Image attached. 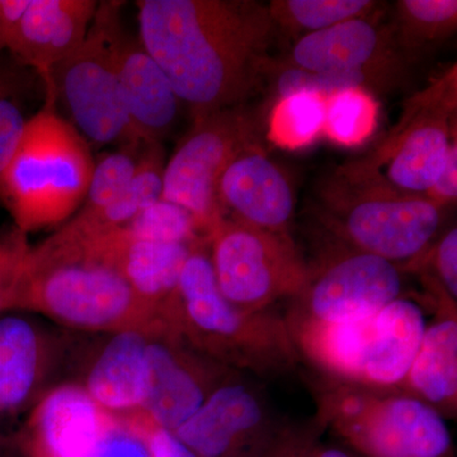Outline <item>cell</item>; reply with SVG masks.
Masks as SVG:
<instances>
[{"mask_svg": "<svg viewBox=\"0 0 457 457\" xmlns=\"http://www.w3.org/2000/svg\"><path fill=\"white\" fill-rule=\"evenodd\" d=\"M139 40L192 119L246 104L269 71L276 29L253 0H140Z\"/></svg>", "mask_w": 457, "mask_h": 457, "instance_id": "1", "label": "cell"}, {"mask_svg": "<svg viewBox=\"0 0 457 457\" xmlns=\"http://www.w3.org/2000/svg\"><path fill=\"white\" fill-rule=\"evenodd\" d=\"M16 311L40 312L84 332H150L161 324L119 270L101 260L86 240L62 228L31 246Z\"/></svg>", "mask_w": 457, "mask_h": 457, "instance_id": "2", "label": "cell"}, {"mask_svg": "<svg viewBox=\"0 0 457 457\" xmlns=\"http://www.w3.org/2000/svg\"><path fill=\"white\" fill-rule=\"evenodd\" d=\"M161 320L204 356L237 372L276 375L299 361L286 321L270 312L239 311L222 296L207 245L192 249Z\"/></svg>", "mask_w": 457, "mask_h": 457, "instance_id": "3", "label": "cell"}, {"mask_svg": "<svg viewBox=\"0 0 457 457\" xmlns=\"http://www.w3.org/2000/svg\"><path fill=\"white\" fill-rule=\"evenodd\" d=\"M88 141L56 108L54 88L29 117L0 170V201L23 233L68 220L82 207L95 159Z\"/></svg>", "mask_w": 457, "mask_h": 457, "instance_id": "4", "label": "cell"}, {"mask_svg": "<svg viewBox=\"0 0 457 457\" xmlns=\"http://www.w3.org/2000/svg\"><path fill=\"white\" fill-rule=\"evenodd\" d=\"M457 74L450 68L409 98L380 143L336 171L354 187L427 197L456 139Z\"/></svg>", "mask_w": 457, "mask_h": 457, "instance_id": "5", "label": "cell"}, {"mask_svg": "<svg viewBox=\"0 0 457 457\" xmlns=\"http://www.w3.org/2000/svg\"><path fill=\"white\" fill-rule=\"evenodd\" d=\"M122 2H98L86 38L51 73L56 102L90 146L143 143L129 119L119 68Z\"/></svg>", "mask_w": 457, "mask_h": 457, "instance_id": "6", "label": "cell"}, {"mask_svg": "<svg viewBox=\"0 0 457 457\" xmlns=\"http://www.w3.org/2000/svg\"><path fill=\"white\" fill-rule=\"evenodd\" d=\"M324 221L353 251L396 264L422 257L440 228V204L354 187L333 176L321 191Z\"/></svg>", "mask_w": 457, "mask_h": 457, "instance_id": "7", "label": "cell"}, {"mask_svg": "<svg viewBox=\"0 0 457 457\" xmlns=\"http://www.w3.org/2000/svg\"><path fill=\"white\" fill-rule=\"evenodd\" d=\"M207 249L219 290L242 312H267L279 299L297 297L311 278L290 234L222 218Z\"/></svg>", "mask_w": 457, "mask_h": 457, "instance_id": "8", "label": "cell"}, {"mask_svg": "<svg viewBox=\"0 0 457 457\" xmlns=\"http://www.w3.org/2000/svg\"><path fill=\"white\" fill-rule=\"evenodd\" d=\"M257 116L248 104L194 120L164 168L162 198L187 210L209 240L221 220L216 187L222 171L249 144L258 141Z\"/></svg>", "mask_w": 457, "mask_h": 457, "instance_id": "9", "label": "cell"}, {"mask_svg": "<svg viewBox=\"0 0 457 457\" xmlns=\"http://www.w3.org/2000/svg\"><path fill=\"white\" fill-rule=\"evenodd\" d=\"M327 416H336L352 440L372 457H445L453 440L440 411L413 395L386 398L345 394Z\"/></svg>", "mask_w": 457, "mask_h": 457, "instance_id": "10", "label": "cell"}, {"mask_svg": "<svg viewBox=\"0 0 457 457\" xmlns=\"http://www.w3.org/2000/svg\"><path fill=\"white\" fill-rule=\"evenodd\" d=\"M234 372L204 356L162 323L150 330L147 341L141 416L152 425L174 432Z\"/></svg>", "mask_w": 457, "mask_h": 457, "instance_id": "11", "label": "cell"}, {"mask_svg": "<svg viewBox=\"0 0 457 457\" xmlns=\"http://www.w3.org/2000/svg\"><path fill=\"white\" fill-rule=\"evenodd\" d=\"M398 264L351 251L311 272L299 299L305 319L324 324L356 323L375 317L402 294Z\"/></svg>", "mask_w": 457, "mask_h": 457, "instance_id": "12", "label": "cell"}, {"mask_svg": "<svg viewBox=\"0 0 457 457\" xmlns=\"http://www.w3.org/2000/svg\"><path fill=\"white\" fill-rule=\"evenodd\" d=\"M216 200L221 219L270 233L290 234L293 185L260 141L249 144L231 159L219 179Z\"/></svg>", "mask_w": 457, "mask_h": 457, "instance_id": "13", "label": "cell"}, {"mask_svg": "<svg viewBox=\"0 0 457 457\" xmlns=\"http://www.w3.org/2000/svg\"><path fill=\"white\" fill-rule=\"evenodd\" d=\"M272 416L260 387L234 374L173 433L198 457H228L269 429Z\"/></svg>", "mask_w": 457, "mask_h": 457, "instance_id": "14", "label": "cell"}, {"mask_svg": "<svg viewBox=\"0 0 457 457\" xmlns=\"http://www.w3.org/2000/svg\"><path fill=\"white\" fill-rule=\"evenodd\" d=\"M393 31L372 17L357 18L302 36L279 64L306 71H398L405 62Z\"/></svg>", "mask_w": 457, "mask_h": 457, "instance_id": "15", "label": "cell"}, {"mask_svg": "<svg viewBox=\"0 0 457 457\" xmlns=\"http://www.w3.org/2000/svg\"><path fill=\"white\" fill-rule=\"evenodd\" d=\"M97 7L93 0H29L5 51L50 86L54 68L82 45Z\"/></svg>", "mask_w": 457, "mask_h": 457, "instance_id": "16", "label": "cell"}, {"mask_svg": "<svg viewBox=\"0 0 457 457\" xmlns=\"http://www.w3.org/2000/svg\"><path fill=\"white\" fill-rule=\"evenodd\" d=\"M116 420L82 385H59L33 408L29 425L33 449L40 457H89Z\"/></svg>", "mask_w": 457, "mask_h": 457, "instance_id": "17", "label": "cell"}, {"mask_svg": "<svg viewBox=\"0 0 457 457\" xmlns=\"http://www.w3.org/2000/svg\"><path fill=\"white\" fill-rule=\"evenodd\" d=\"M79 237L86 240L101 260L121 273L132 290L159 319L162 309L176 293L183 266L196 246L137 239L125 228Z\"/></svg>", "mask_w": 457, "mask_h": 457, "instance_id": "18", "label": "cell"}, {"mask_svg": "<svg viewBox=\"0 0 457 457\" xmlns=\"http://www.w3.org/2000/svg\"><path fill=\"white\" fill-rule=\"evenodd\" d=\"M119 68L135 135L143 143H162L179 119L182 102L176 90L139 38L126 31L119 45Z\"/></svg>", "mask_w": 457, "mask_h": 457, "instance_id": "19", "label": "cell"}, {"mask_svg": "<svg viewBox=\"0 0 457 457\" xmlns=\"http://www.w3.org/2000/svg\"><path fill=\"white\" fill-rule=\"evenodd\" d=\"M149 333L143 329L111 333L90 363L82 386L110 416L135 413L143 407Z\"/></svg>", "mask_w": 457, "mask_h": 457, "instance_id": "20", "label": "cell"}, {"mask_svg": "<svg viewBox=\"0 0 457 457\" xmlns=\"http://www.w3.org/2000/svg\"><path fill=\"white\" fill-rule=\"evenodd\" d=\"M426 329L423 309L400 297L370 319L361 384L386 387L404 383Z\"/></svg>", "mask_w": 457, "mask_h": 457, "instance_id": "21", "label": "cell"}, {"mask_svg": "<svg viewBox=\"0 0 457 457\" xmlns=\"http://www.w3.org/2000/svg\"><path fill=\"white\" fill-rule=\"evenodd\" d=\"M51 347L49 337L29 319L0 318V413H18L41 398Z\"/></svg>", "mask_w": 457, "mask_h": 457, "instance_id": "22", "label": "cell"}, {"mask_svg": "<svg viewBox=\"0 0 457 457\" xmlns=\"http://www.w3.org/2000/svg\"><path fill=\"white\" fill-rule=\"evenodd\" d=\"M404 383L416 398L436 411H455L457 396V321L455 315L427 327L422 345Z\"/></svg>", "mask_w": 457, "mask_h": 457, "instance_id": "23", "label": "cell"}, {"mask_svg": "<svg viewBox=\"0 0 457 457\" xmlns=\"http://www.w3.org/2000/svg\"><path fill=\"white\" fill-rule=\"evenodd\" d=\"M165 163L163 144L144 143L137 170L121 195L96 215H74L62 228L75 236L88 237L126 227L137 213L161 200Z\"/></svg>", "mask_w": 457, "mask_h": 457, "instance_id": "24", "label": "cell"}, {"mask_svg": "<svg viewBox=\"0 0 457 457\" xmlns=\"http://www.w3.org/2000/svg\"><path fill=\"white\" fill-rule=\"evenodd\" d=\"M45 97L40 75L0 51V170L11 158L27 121L29 108Z\"/></svg>", "mask_w": 457, "mask_h": 457, "instance_id": "25", "label": "cell"}, {"mask_svg": "<svg viewBox=\"0 0 457 457\" xmlns=\"http://www.w3.org/2000/svg\"><path fill=\"white\" fill-rule=\"evenodd\" d=\"M267 75L275 78L278 98L297 92L318 93L329 97L339 90L361 88L372 95L390 92L405 78V71H306L290 68L270 60Z\"/></svg>", "mask_w": 457, "mask_h": 457, "instance_id": "26", "label": "cell"}, {"mask_svg": "<svg viewBox=\"0 0 457 457\" xmlns=\"http://www.w3.org/2000/svg\"><path fill=\"white\" fill-rule=\"evenodd\" d=\"M457 29L456 0H399L393 36L403 55L441 44Z\"/></svg>", "mask_w": 457, "mask_h": 457, "instance_id": "27", "label": "cell"}, {"mask_svg": "<svg viewBox=\"0 0 457 457\" xmlns=\"http://www.w3.org/2000/svg\"><path fill=\"white\" fill-rule=\"evenodd\" d=\"M378 5L372 0H273L269 9L275 29L297 40L347 21L372 17Z\"/></svg>", "mask_w": 457, "mask_h": 457, "instance_id": "28", "label": "cell"}, {"mask_svg": "<svg viewBox=\"0 0 457 457\" xmlns=\"http://www.w3.org/2000/svg\"><path fill=\"white\" fill-rule=\"evenodd\" d=\"M327 97L297 92L276 99L267 122V137L285 150H302L323 137Z\"/></svg>", "mask_w": 457, "mask_h": 457, "instance_id": "29", "label": "cell"}, {"mask_svg": "<svg viewBox=\"0 0 457 457\" xmlns=\"http://www.w3.org/2000/svg\"><path fill=\"white\" fill-rule=\"evenodd\" d=\"M380 119V104L369 90H339L327 97L323 137L337 146L357 147L374 135Z\"/></svg>", "mask_w": 457, "mask_h": 457, "instance_id": "30", "label": "cell"}, {"mask_svg": "<svg viewBox=\"0 0 457 457\" xmlns=\"http://www.w3.org/2000/svg\"><path fill=\"white\" fill-rule=\"evenodd\" d=\"M132 237L168 245H207L194 216L163 198L137 213L126 227Z\"/></svg>", "mask_w": 457, "mask_h": 457, "instance_id": "31", "label": "cell"}, {"mask_svg": "<svg viewBox=\"0 0 457 457\" xmlns=\"http://www.w3.org/2000/svg\"><path fill=\"white\" fill-rule=\"evenodd\" d=\"M143 146L144 143L126 144L95 163L86 200L75 215H96L121 195L137 170Z\"/></svg>", "mask_w": 457, "mask_h": 457, "instance_id": "32", "label": "cell"}, {"mask_svg": "<svg viewBox=\"0 0 457 457\" xmlns=\"http://www.w3.org/2000/svg\"><path fill=\"white\" fill-rule=\"evenodd\" d=\"M29 251L27 234L16 225L0 228V312L16 311L18 286Z\"/></svg>", "mask_w": 457, "mask_h": 457, "instance_id": "33", "label": "cell"}, {"mask_svg": "<svg viewBox=\"0 0 457 457\" xmlns=\"http://www.w3.org/2000/svg\"><path fill=\"white\" fill-rule=\"evenodd\" d=\"M117 420L89 457H150L143 422Z\"/></svg>", "mask_w": 457, "mask_h": 457, "instance_id": "34", "label": "cell"}, {"mask_svg": "<svg viewBox=\"0 0 457 457\" xmlns=\"http://www.w3.org/2000/svg\"><path fill=\"white\" fill-rule=\"evenodd\" d=\"M432 266L437 273L442 286H444L447 299L455 305L457 299L456 228H450L433 248Z\"/></svg>", "mask_w": 457, "mask_h": 457, "instance_id": "35", "label": "cell"}, {"mask_svg": "<svg viewBox=\"0 0 457 457\" xmlns=\"http://www.w3.org/2000/svg\"><path fill=\"white\" fill-rule=\"evenodd\" d=\"M150 457H198L187 445L168 429L161 428L143 420Z\"/></svg>", "mask_w": 457, "mask_h": 457, "instance_id": "36", "label": "cell"}, {"mask_svg": "<svg viewBox=\"0 0 457 457\" xmlns=\"http://www.w3.org/2000/svg\"><path fill=\"white\" fill-rule=\"evenodd\" d=\"M457 197V143L451 147L444 170H442L437 182L435 183L427 198L441 207L456 201Z\"/></svg>", "mask_w": 457, "mask_h": 457, "instance_id": "37", "label": "cell"}, {"mask_svg": "<svg viewBox=\"0 0 457 457\" xmlns=\"http://www.w3.org/2000/svg\"><path fill=\"white\" fill-rule=\"evenodd\" d=\"M29 0H0V51L7 50Z\"/></svg>", "mask_w": 457, "mask_h": 457, "instance_id": "38", "label": "cell"}, {"mask_svg": "<svg viewBox=\"0 0 457 457\" xmlns=\"http://www.w3.org/2000/svg\"><path fill=\"white\" fill-rule=\"evenodd\" d=\"M318 457H351L347 453L339 449H328Z\"/></svg>", "mask_w": 457, "mask_h": 457, "instance_id": "39", "label": "cell"}]
</instances>
